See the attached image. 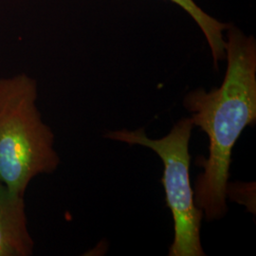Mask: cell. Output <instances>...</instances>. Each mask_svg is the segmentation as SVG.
<instances>
[{
  "label": "cell",
  "instance_id": "6da1fadb",
  "mask_svg": "<svg viewBox=\"0 0 256 256\" xmlns=\"http://www.w3.org/2000/svg\"><path fill=\"white\" fill-rule=\"evenodd\" d=\"M227 70L218 88H198L183 99L194 126L209 138V156L196 164L204 172L194 185V203L208 222L227 212L232 148L241 133L256 122V42L238 28L226 30Z\"/></svg>",
  "mask_w": 256,
  "mask_h": 256
},
{
  "label": "cell",
  "instance_id": "7a4b0ae2",
  "mask_svg": "<svg viewBox=\"0 0 256 256\" xmlns=\"http://www.w3.org/2000/svg\"><path fill=\"white\" fill-rule=\"evenodd\" d=\"M37 97L36 81L27 74L0 78V182L20 196L38 174H52L60 164Z\"/></svg>",
  "mask_w": 256,
  "mask_h": 256
},
{
  "label": "cell",
  "instance_id": "3957f363",
  "mask_svg": "<svg viewBox=\"0 0 256 256\" xmlns=\"http://www.w3.org/2000/svg\"><path fill=\"white\" fill-rule=\"evenodd\" d=\"M194 128L192 119L180 120L171 131L160 138H150L144 128L122 129L108 132L104 137L129 146L150 148L164 162V184L168 208L174 220V241L169 248V256H203L200 240L204 214L194 203L190 182L189 144Z\"/></svg>",
  "mask_w": 256,
  "mask_h": 256
},
{
  "label": "cell",
  "instance_id": "277c9868",
  "mask_svg": "<svg viewBox=\"0 0 256 256\" xmlns=\"http://www.w3.org/2000/svg\"><path fill=\"white\" fill-rule=\"evenodd\" d=\"M34 242L27 227L24 196L0 182V256H30Z\"/></svg>",
  "mask_w": 256,
  "mask_h": 256
},
{
  "label": "cell",
  "instance_id": "5b68a950",
  "mask_svg": "<svg viewBox=\"0 0 256 256\" xmlns=\"http://www.w3.org/2000/svg\"><path fill=\"white\" fill-rule=\"evenodd\" d=\"M178 5L182 9L186 10L192 18L206 38L208 45L210 46V52L214 59V64L218 68V62L226 59L225 45L226 41L224 38V32L229 28V24L221 23L218 20L212 18L203 10L196 4L194 0H169Z\"/></svg>",
  "mask_w": 256,
  "mask_h": 256
}]
</instances>
